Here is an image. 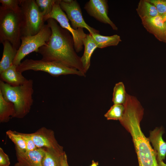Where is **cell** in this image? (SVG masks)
<instances>
[{
  "mask_svg": "<svg viewBox=\"0 0 166 166\" xmlns=\"http://www.w3.org/2000/svg\"><path fill=\"white\" fill-rule=\"evenodd\" d=\"M123 105L124 113L119 121L132 137L139 166H158L156 153L140 127L144 109L136 98L132 96L126 97Z\"/></svg>",
  "mask_w": 166,
  "mask_h": 166,
  "instance_id": "obj_1",
  "label": "cell"
},
{
  "mask_svg": "<svg viewBox=\"0 0 166 166\" xmlns=\"http://www.w3.org/2000/svg\"><path fill=\"white\" fill-rule=\"evenodd\" d=\"M52 34L46 45L40 47L38 53L42 59L59 62L74 68L85 74L81 60L74 48V41L70 33L62 28L53 18L46 21Z\"/></svg>",
  "mask_w": 166,
  "mask_h": 166,
  "instance_id": "obj_2",
  "label": "cell"
},
{
  "mask_svg": "<svg viewBox=\"0 0 166 166\" xmlns=\"http://www.w3.org/2000/svg\"><path fill=\"white\" fill-rule=\"evenodd\" d=\"M0 92L5 99L13 104L15 113L13 118H23L29 113L34 101L32 80L28 79L17 86H10L0 80Z\"/></svg>",
  "mask_w": 166,
  "mask_h": 166,
  "instance_id": "obj_3",
  "label": "cell"
},
{
  "mask_svg": "<svg viewBox=\"0 0 166 166\" xmlns=\"http://www.w3.org/2000/svg\"><path fill=\"white\" fill-rule=\"evenodd\" d=\"M22 19L20 12L0 8V42H9L18 50L21 44Z\"/></svg>",
  "mask_w": 166,
  "mask_h": 166,
  "instance_id": "obj_4",
  "label": "cell"
},
{
  "mask_svg": "<svg viewBox=\"0 0 166 166\" xmlns=\"http://www.w3.org/2000/svg\"><path fill=\"white\" fill-rule=\"evenodd\" d=\"M19 6L22 19V37L37 34L45 24V22L35 0H20Z\"/></svg>",
  "mask_w": 166,
  "mask_h": 166,
  "instance_id": "obj_5",
  "label": "cell"
},
{
  "mask_svg": "<svg viewBox=\"0 0 166 166\" xmlns=\"http://www.w3.org/2000/svg\"><path fill=\"white\" fill-rule=\"evenodd\" d=\"M17 70L20 73L27 70L42 71L54 77L61 75H76L84 76L85 74L76 69L68 67L59 62L41 60L26 59L17 66Z\"/></svg>",
  "mask_w": 166,
  "mask_h": 166,
  "instance_id": "obj_6",
  "label": "cell"
},
{
  "mask_svg": "<svg viewBox=\"0 0 166 166\" xmlns=\"http://www.w3.org/2000/svg\"><path fill=\"white\" fill-rule=\"evenodd\" d=\"M51 34V29L46 24L37 34L33 36L21 37V45L18 50L13 64L18 66L27 55L33 52L38 53L40 47L47 45Z\"/></svg>",
  "mask_w": 166,
  "mask_h": 166,
  "instance_id": "obj_7",
  "label": "cell"
},
{
  "mask_svg": "<svg viewBox=\"0 0 166 166\" xmlns=\"http://www.w3.org/2000/svg\"><path fill=\"white\" fill-rule=\"evenodd\" d=\"M60 0H56L51 11L44 16V20L46 22L49 18L53 19L59 23L61 27L69 31L73 39L75 51L77 53L79 52L83 49L82 40L86 34L85 33L83 28H80L76 30L73 28L65 13L60 6Z\"/></svg>",
  "mask_w": 166,
  "mask_h": 166,
  "instance_id": "obj_8",
  "label": "cell"
},
{
  "mask_svg": "<svg viewBox=\"0 0 166 166\" xmlns=\"http://www.w3.org/2000/svg\"><path fill=\"white\" fill-rule=\"evenodd\" d=\"M60 5L70 22L73 28L77 30L78 28H85L91 34L99 33V31L88 25L85 21L81 8L76 0H60Z\"/></svg>",
  "mask_w": 166,
  "mask_h": 166,
  "instance_id": "obj_9",
  "label": "cell"
},
{
  "mask_svg": "<svg viewBox=\"0 0 166 166\" xmlns=\"http://www.w3.org/2000/svg\"><path fill=\"white\" fill-rule=\"evenodd\" d=\"M84 9L88 14L99 21L109 25L113 30L118 28L108 16V5L106 0H90L85 4Z\"/></svg>",
  "mask_w": 166,
  "mask_h": 166,
  "instance_id": "obj_10",
  "label": "cell"
},
{
  "mask_svg": "<svg viewBox=\"0 0 166 166\" xmlns=\"http://www.w3.org/2000/svg\"><path fill=\"white\" fill-rule=\"evenodd\" d=\"M30 134L38 148L53 149L63 151V147L58 143L52 130L42 127Z\"/></svg>",
  "mask_w": 166,
  "mask_h": 166,
  "instance_id": "obj_11",
  "label": "cell"
},
{
  "mask_svg": "<svg viewBox=\"0 0 166 166\" xmlns=\"http://www.w3.org/2000/svg\"><path fill=\"white\" fill-rule=\"evenodd\" d=\"M18 162L22 166H42V161L44 155L45 148H38L32 151L15 148Z\"/></svg>",
  "mask_w": 166,
  "mask_h": 166,
  "instance_id": "obj_12",
  "label": "cell"
},
{
  "mask_svg": "<svg viewBox=\"0 0 166 166\" xmlns=\"http://www.w3.org/2000/svg\"><path fill=\"white\" fill-rule=\"evenodd\" d=\"M141 20L142 25L148 32L159 41L166 43V30L161 16L159 15Z\"/></svg>",
  "mask_w": 166,
  "mask_h": 166,
  "instance_id": "obj_13",
  "label": "cell"
},
{
  "mask_svg": "<svg viewBox=\"0 0 166 166\" xmlns=\"http://www.w3.org/2000/svg\"><path fill=\"white\" fill-rule=\"evenodd\" d=\"M164 132L162 128H156L150 132L148 138L153 147V149L156 153L157 160H163L166 157V142L162 138Z\"/></svg>",
  "mask_w": 166,
  "mask_h": 166,
  "instance_id": "obj_14",
  "label": "cell"
},
{
  "mask_svg": "<svg viewBox=\"0 0 166 166\" xmlns=\"http://www.w3.org/2000/svg\"><path fill=\"white\" fill-rule=\"evenodd\" d=\"M17 66L13 64L0 73V80L12 86H18L25 83L28 79L17 71Z\"/></svg>",
  "mask_w": 166,
  "mask_h": 166,
  "instance_id": "obj_15",
  "label": "cell"
},
{
  "mask_svg": "<svg viewBox=\"0 0 166 166\" xmlns=\"http://www.w3.org/2000/svg\"><path fill=\"white\" fill-rule=\"evenodd\" d=\"M84 51L81 60L84 70L86 73L90 65L91 57L94 51L97 48L91 34H86L82 40Z\"/></svg>",
  "mask_w": 166,
  "mask_h": 166,
  "instance_id": "obj_16",
  "label": "cell"
},
{
  "mask_svg": "<svg viewBox=\"0 0 166 166\" xmlns=\"http://www.w3.org/2000/svg\"><path fill=\"white\" fill-rule=\"evenodd\" d=\"M2 44L3 48L2 57L0 62V73L13 64V61L18 51V50L8 41H5Z\"/></svg>",
  "mask_w": 166,
  "mask_h": 166,
  "instance_id": "obj_17",
  "label": "cell"
},
{
  "mask_svg": "<svg viewBox=\"0 0 166 166\" xmlns=\"http://www.w3.org/2000/svg\"><path fill=\"white\" fill-rule=\"evenodd\" d=\"M45 152L42 159V166H61L62 156L64 152L53 149L45 148Z\"/></svg>",
  "mask_w": 166,
  "mask_h": 166,
  "instance_id": "obj_18",
  "label": "cell"
},
{
  "mask_svg": "<svg viewBox=\"0 0 166 166\" xmlns=\"http://www.w3.org/2000/svg\"><path fill=\"white\" fill-rule=\"evenodd\" d=\"M91 35L97 48H99L117 46L121 41L120 36L117 34L111 36H105L102 35L99 33H96Z\"/></svg>",
  "mask_w": 166,
  "mask_h": 166,
  "instance_id": "obj_19",
  "label": "cell"
},
{
  "mask_svg": "<svg viewBox=\"0 0 166 166\" xmlns=\"http://www.w3.org/2000/svg\"><path fill=\"white\" fill-rule=\"evenodd\" d=\"M136 10L141 20L159 15L155 6L148 0H140Z\"/></svg>",
  "mask_w": 166,
  "mask_h": 166,
  "instance_id": "obj_20",
  "label": "cell"
},
{
  "mask_svg": "<svg viewBox=\"0 0 166 166\" xmlns=\"http://www.w3.org/2000/svg\"><path fill=\"white\" fill-rule=\"evenodd\" d=\"M15 113L13 103L5 99L0 92V122L6 123L13 118Z\"/></svg>",
  "mask_w": 166,
  "mask_h": 166,
  "instance_id": "obj_21",
  "label": "cell"
},
{
  "mask_svg": "<svg viewBox=\"0 0 166 166\" xmlns=\"http://www.w3.org/2000/svg\"><path fill=\"white\" fill-rule=\"evenodd\" d=\"M127 93L123 82L116 84L114 87L112 101L114 104L123 105L126 99Z\"/></svg>",
  "mask_w": 166,
  "mask_h": 166,
  "instance_id": "obj_22",
  "label": "cell"
},
{
  "mask_svg": "<svg viewBox=\"0 0 166 166\" xmlns=\"http://www.w3.org/2000/svg\"><path fill=\"white\" fill-rule=\"evenodd\" d=\"M124 111V107L123 105L114 104L104 116L108 120L120 121L123 118Z\"/></svg>",
  "mask_w": 166,
  "mask_h": 166,
  "instance_id": "obj_23",
  "label": "cell"
},
{
  "mask_svg": "<svg viewBox=\"0 0 166 166\" xmlns=\"http://www.w3.org/2000/svg\"><path fill=\"white\" fill-rule=\"evenodd\" d=\"M6 134L15 146V148L19 150H26L25 141L18 132L9 130L6 132Z\"/></svg>",
  "mask_w": 166,
  "mask_h": 166,
  "instance_id": "obj_24",
  "label": "cell"
},
{
  "mask_svg": "<svg viewBox=\"0 0 166 166\" xmlns=\"http://www.w3.org/2000/svg\"><path fill=\"white\" fill-rule=\"evenodd\" d=\"M56 0H36V2L44 16L52 11Z\"/></svg>",
  "mask_w": 166,
  "mask_h": 166,
  "instance_id": "obj_25",
  "label": "cell"
},
{
  "mask_svg": "<svg viewBox=\"0 0 166 166\" xmlns=\"http://www.w3.org/2000/svg\"><path fill=\"white\" fill-rule=\"evenodd\" d=\"M20 0H0L1 6L0 8L11 10L16 12H20L19 6Z\"/></svg>",
  "mask_w": 166,
  "mask_h": 166,
  "instance_id": "obj_26",
  "label": "cell"
},
{
  "mask_svg": "<svg viewBox=\"0 0 166 166\" xmlns=\"http://www.w3.org/2000/svg\"><path fill=\"white\" fill-rule=\"evenodd\" d=\"M19 135L23 139L26 146V150H34L38 148L35 145L30 133H25L18 132Z\"/></svg>",
  "mask_w": 166,
  "mask_h": 166,
  "instance_id": "obj_27",
  "label": "cell"
},
{
  "mask_svg": "<svg viewBox=\"0 0 166 166\" xmlns=\"http://www.w3.org/2000/svg\"><path fill=\"white\" fill-rule=\"evenodd\" d=\"M156 9L159 16H162L165 13L166 4L165 0H148Z\"/></svg>",
  "mask_w": 166,
  "mask_h": 166,
  "instance_id": "obj_28",
  "label": "cell"
},
{
  "mask_svg": "<svg viewBox=\"0 0 166 166\" xmlns=\"http://www.w3.org/2000/svg\"><path fill=\"white\" fill-rule=\"evenodd\" d=\"M10 164L8 156L4 152L3 149L0 148V166H9Z\"/></svg>",
  "mask_w": 166,
  "mask_h": 166,
  "instance_id": "obj_29",
  "label": "cell"
},
{
  "mask_svg": "<svg viewBox=\"0 0 166 166\" xmlns=\"http://www.w3.org/2000/svg\"><path fill=\"white\" fill-rule=\"evenodd\" d=\"M61 166H69L68 163L67 156L65 152L62 156Z\"/></svg>",
  "mask_w": 166,
  "mask_h": 166,
  "instance_id": "obj_30",
  "label": "cell"
},
{
  "mask_svg": "<svg viewBox=\"0 0 166 166\" xmlns=\"http://www.w3.org/2000/svg\"><path fill=\"white\" fill-rule=\"evenodd\" d=\"M157 162L158 166H166V164L164 162L163 160H157Z\"/></svg>",
  "mask_w": 166,
  "mask_h": 166,
  "instance_id": "obj_31",
  "label": "cell"
},
{
  "mask_svg": "<svg viewBox=\"0 0 166 166\" xmlns=\"http://www.w3.org/2000/svg\"><path fill=\"white\" fill-rule=\"evenodd\" d=\"M98 163L93 160L92 163L90 166H98Z\"/></svg>",
  "mask_w": 166,
  "mask_h": 166,
  "instance_id": "obj_32",
  "label": "cell"
},
{
  "mask_svg": "<svg viewBox=\"0 0 166 166\" xmlns=\"http://www.w3.org/2000/svg\"><path fill=\"white\" fill-rule=\"evenodd\" d=\"M165 0L166 4V0ZM161 17H162L164 21L165 22L166 21V10L165 14L162 16H161Z\"/></svg>",
  "mask_w": 166,
  "mask_h": 166,
  "instance_id": "obj_33",
  "label": "cell"
},
{
  "mask_svg": "<svg viewBox=\"0 0 166 166\" xmlns=\"http://www.w3.org/2000/svg\"><path fill=\"white\" fill-rule=\"evenodd\" d=\"M14 166H22V165H21L18 162H17L16 163Z\"/></svg>",
  "mask_w": 166,
  "mask_h": 166,
  "instance_id": "obj_34",
  "label": "cell"
},
{
  "mask_svg": "<svg viewBox=\"0 0 166 166\" xmlns=\"http://www.w3.org/2000/svg\"><path fill=\"white\" fill-rule=\"evenodd\" d=\"M164 24L166 30V21L164 22Z\"/></svg>",
  "mask_w": 166,
  "mask_h": 166,
  "instance_id": "obj_35",
  "label": "cell"
}]
</instances>
